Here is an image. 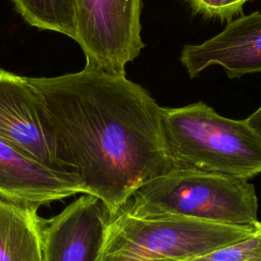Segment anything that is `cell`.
<instances>
[{"label": "cell", "mask_w": 261, "mask_h": 261, "mask_svg": "<svg viewBox=\"0 0 261 261\" xmlns=\"http://www.w3.org/2000/svg\"><path fill=\"white\" fill-rule=\"evenodd\" d=\"M86 194L110 217L143 185L174 168L150 93L124 74L88 65L52 77H29Z\"/></svg>", "instance_id": "1"}, {"label": "cell", "mask_w": 261, "mask_h": 261, "mask_svg": "<svg viewBox=\"0 0 261 261\" xmlns=\"http://www.w3.org/2000/svg\"><path fill=\"white\" fill-rule=\"evenodd\" d=\"M165 148L174 168L248 180L261 173V138L246 119L219 115L204 102L161 112Z\"/></svg>", "instance_id": "2"}, {"label": "cell", "mask_w": 261, "mask_h": 261, "mask_svg": "<svg viewBox=\"0 0 261 261\" xmlns=\"http://www.w3.org/2000/svg\"><path fill=\"white\" fill-rule=\"evenodd\" d=\"M139 218L181 216L241 227H257L258 200L246 179L175 168L140 187L120 209Z\"/></svg>", "instance_id": "3"}, {"label": "cell", "mask_w": 261, "mask_h": 261, "mask_svg": "<svg viewBox=\"0 0 261 261\" xmlns=\"http://www.w3.org/2000/svg\"><path fill=\"white\" fill-rule=\"evenodd\" d=\"M181 216L139 218L119 211L109 219L100 261H189L254 234Z\"/></svg>", "instance_id": "4"}, {"label": "cell", "mask_w": 261, "mask_h": 261, "mask_svg": "<svg viewBox=\"0 0 261 261\" xmlns=\"http://www.w3.org/2000/svg\"><path fill=\"white\" fill-rule=\"evenodd\" d=\"M143 0H74L75 38L86 65L124 74L145 47Z\"/></svg>", "instance_id": "5"}, {"label": "cell", "mask_w": 261, "mask_h": 261, "mask_svg": "<svg viewBox=\"0 0 261 261\" xmlns=\"http://www.w3.org/2000/svg\"><path fill=\"white\" fill-rule=\"evenodd\" d=\"M0 138L51 169L75 173L39 92L29 77L2 68Z\"/></svg>", "instance_id": "6"}, {"label": "cell", "mask_w": 261, "mask_h": 261, "mask_svg": "<svg viewBox=\"0 0 261 261\" xmlns=\"http://www.w3.org/2000/svg\"><path fill=\"white\" fill-rule=\"evenodd\" d=\"M110 215L83 194L59 214L42 219V261H100Z\"/></svg>", "instance_id": "7"}, {"label": "cell", "mask_w": 261, "mask_h": 261, "mask_svg": "<svg viewBox=\"0 0 261 261\" xmlns=\"http://www.w3.org/2000/svg\"><path fill=\"white\" fill-rule=\"evenodd\" d=\"M179 61L191 79L212 65L221 66L229 79L261 72V12L232 19L201 44L185 45Z\"/></svg>", "instance_id": "8"}, {"label": "cell", "mask_w": 261, "mask_h": 261, "mask_svg": "<svg viewBox=\"0 0 261 261\" xmlns=\"http://www.w3.org/2000/svg\"><path fill=\"white\" fill-rule=\"evenodd\" d=\"M76 194H86L73 172L51 169L0 138V199L39 208Z\"/></svg>", "instance_id": "9"}, {"label": "cell", "mask_w": 261, "mask_h": 261, "mask_svg": "<svg viewBox=\"0 0 261 261\" xmlns=\"http://www.w3.org/2000/svg\"><path fill=\"white\" fill-rule=\"evenodd\" d=\"M38 209L0 199V261H42Z\"/></svg>", "instance_id": "10"}, {"label": "cell", "mask_w": 261, "mask_h": 261, "mask_svg": "<svg viewBox=\"0 0 261 261\" xmlns=\"http://www.w3.org/2000/svg\"><path fill=\"white\" fill-rule=\"evenodd\" d=\"M30 25L75 38L74 0H11Z\"/></svg>", "instance_id": "11"}, {"label": "cell", "mask_w": 261, "mask_h": 261, "mask_svg": "<svg viewBox=\"0 0 261 261\" xmlns=\"http://www.w3.org/2000/svg\"><path fill=\"white\" fill-rule=\"evenodd\" d=\"M261 259V226L252 236L189 261H254Z\"/></svg>", "instance_id": "12"}, {"label": "cell", "mask_w": 261, "mask_h": 261, "mask_svg": "<svg viewBox=\"0 0 261 261\" xmlns=\"http://www.w3.org/2000/svg\"><path fill=\"white\" fill-rule=\"evenodd\" d=\"M194 14L204 19H218L229 22L233 17L244 15V5L253 0H181Z\"/></svg>", "instance_id": "13"}, {"label": "cell", "mask_w": 261, "mask_h": 261, "mask_svg": "<svg viewBox=\"0 0 261 261\" xmlns=\"http://www.w3.org/2000/svg\"><path fill=\"white\" fill-rule=\"evenodd\" d=\"M245 119L248 125L261 138V107Z\"/></svg>", "instance_id": "14"}, {"label": "cell", "mask_w": 261, "mask_h": 261, "mask_svg": "<svg viewBox=\"0 0 261 261\" xmlns=\"http://www.w3.org/2000/svg\"><path fill=\"white\" fill-rule=\"evenodd\" d=\"M254 261H261V259L260 260H254Z\"/></svg>", "instance_id": "15"}]
</instances>
